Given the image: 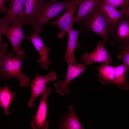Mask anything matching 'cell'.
<instances>
[{
  "instance_id": "9a60e30c",
  "label": "cell",
  "mask_w": 129,
  "mask_h": 129,
  "mask_svg": "<svg viewBox=\"0 0 129 129\" xmlns=\"http://www.w3.org/2000/svg\"><path fill=\"white\" fill-rule=\"evenodd\" d=\"M80 31L73 29L72 26L70 27L68 31L67 44L64 59V61L68 64L77 62L75 58L74 51L80 46L78 39Z\"/></svg>"
},
{
  "instance_id": "5b68a950",
  "label": "cell",
  "mask_w": 129,
  "mask_h": 129,
  "mask_svg": "<svg viewBox=\"0 0 129 129\" xmlns=\"http://www.w3.org/2000/svg\"><path fill=\"white\" fill-rule=\"evenodd\" d=\"M110 43H115L119 45V49L129 45V17L124 15L113 26L110 37Z\"/></svg>"
},
{
  "instance_id": "4fadbf2b",
  "label": "cell",
  "mask_w": 129,
  "mask_h": 129,
  "mask_svg": "<svg viewBox=\"0 0 129 129\" xmlns=\"http://www.w3.org/2000/svg\"><path fill=\"white\" fill-rule=\"evenodd\" d=\"M44 0H26L25 8L19 18L23 25L31 24L42 9Z\"/></svg>"
},
{
  "instance_id": "e0dca14e",
  "label": "cell",
  "mask_w": 129,
  "mask_h": 129,
  "mask_svg": "<svg viewBox=\"0 0 129 129\" xmlns=\"http://www.w3.org/2000/svg\"><path fill=\"white\" fill-rule=\"evenodd\" d=\"M99 3L101 11L112 26L115 24L124 16L121 11L118 10L113 6L103 3L101 0Z\"/></svg>"
},
{
  "instance_id": "277c9868",
  "label": "cell",
  "mask_w": 129,
  "mask_h": 129,
  "mask_svg": "<svg viewBox=\"0 0 129 129\" xmlns=\"http://www.w3.org/2000/svg\"><path fill=\"white\" fill-rule=\"evenodd\" d=\"M22 20L19 18L12 25L0 26V35H5L11 44L13 52L16 55L25 53L21 45L25 35L23 32Z\"/></svg>"
},
{
  "instance_id": "5bb4252c",
  "label": "cell",
  "mask_w": 129,
  "mask_h": 129,
  "mask_svg": "<svg viewBox=\"0 0 129 129\" xmlns=\"http://www.w3.org/2000/svg\"><path fill=\"white\" fill-rule=\"evenodd\" d=\"M73 105L68 107L69 111L63 114L62 116L56 122L60 129H83L78 118L77 112Z\"/></svg>"
},
{
  "instance_id": "9c48e42d",
  "label": "cell",
  "mask_w": 129,
  "mask_h": 129,
  "mask_svg": "<svg viewBox=\"0 0 129 129\" xmlns=\"http://www.w3.org/2000/svg\"><path fill=\"white\" fill-rule=\"evenodd\" d=\"M57 78L56 73L53 70L44 76L36 75L31 84V95L27 106L30 108L33 107L35 99L42 95L48 83L50 82L54 81Z\"/></svg>"
},
{
  "instance_id": "7402d4cb",
  "label": "cell",
  "mask_w": 129,
  "mask_h": 129,
  "mask_svg": "<svg viewBox=\"0 0 129 129\" xmlns=\"http://www.w3.org/2000/svg\"><path fill=\"white\" fill-rule=\"evenodd\" d=\"M103 3L115 7H121L127 5L129 0H101Z\"/></svg>"
},
{
  "instance_id": "6da1fadb",
  "label": "cell",
  "mask_w": 129,
  "mask_h": 129,
  "mask_svg": "<svg viewBox=\"0 0 129 129\" xmlns=\"http://www.w3.org/2000/svg\"><path fill=\"white\" fill-rule=\"evenodd\" d=\"M0 78L5 81L12 78L17 79L20 86L25 88L29 85V77L22 71L23 60L26 55L25 53L14 56L13 52H8L9 45L0 38Z\"/></svg>"
},
{
  "instance_id": "ac0fdd59",
  "label": "cell",
  "mask_w": 129,
  "mask_h": 129,
  "mask_svg": "<svg viewBox=\"0 0 129 129\" xmlns=\"http://www.w3.org/2000/svg\"><path fill=\"white\" fill-rule=\"evenodd\" d=\"M128 70L127 66L123 63L121 65L114 67V85L123 90L129 89V82L127 80Z\"/></svg>"
},
{
  "instance_id": "52a82bcc",
  "label": "cell",
  "mask_w": 129,
  "mask_h": 129,
  "mask_svg": "<svg viewBox=\"0 0 129 129\" xmlns=\"http://www.w3.org/2000/svg\"><path fill=\"white\" fill-rule=\"evenodd\" d=\"M52 91L51 88L47 86L42 94L36 113L34 115L31 122L33 129H47L49 123L46 120L47 112V101L48 96Z\"/></svg>"
},
{
  "instance_id": "3957f363",
  "label": "cell",
  "mask_w": 129,
  "mask_h": 129,
  "mask_svg": "<svg viewBox=\"0 0 129 129\" xmlns=\"http://www.w3.org/2000/svg\"><path fill=\"white\" fill-rule=\"evenodd\" d=\"M71 1L72 0L62 1L44 0L40 12L31 24L30 30L33 32L41 33L42 28L51 19L56 17L64 10H67Z\"/></svg>"
},
{
  "instance_id": "cb8c5ba5",
  "label": "cell",
  "mask_w": 129,
  "mask_h": 129,
  "mask_svg": "<svg viewBox=\"0 0 129 129\" xmlns=\"http://www.w3.org/2000/svg\"><path fill=\"white\" fill-rule=\"evenodd\" d=\"M120 10L123 12L124 15L129 17V5L120 7Z\"/></svg>"
},
{
  "instance_id": "7a4b0ae2",
  "label": "cell",
  "mask_w": 129,
  "mask_h": 129,
  "mask_svg": "<svg viewBox=\"0 0 129 129\" xmlns=\"http://www.w3.org/2000/svg\"><path fill=\"white\" fill-rule=\"evenodd\" d=\"M99 3L91 12L77 24L81 25V30L85 32L91 31L101 37L102 43L105 44L109 37L113 26L103 13Z\"/></svg>"
},
{
  "instance_id": "d4e9b609",
  "label": "cell",
  "mask_w": 129,
  "mask_h": 129,
  "mask_svg": "<svg viewBox=\"0 0 129 129\" xmlns=\"http://www.w3.org/2000/svg\"><path fill=\"white\" fill-rule=\"evenodd\" d=\"M129 5V3H128V4H127V5H126L125 6H127V5Z\"/></svg>"
},
{
  "instance_id": "8fae6325",
  "label": "cell",
  "mask_w": 129,
  "mask_h": 129,
  "mask_svg": "<svg viewBox=\"0 0 129 129\" xmlns=\"http://www.w3.org/2000/svg\"><path fill=\"white\" fill-rule=\"evenodd\" d=\"M104 45L102 43L98 42L96 44L95 49L90 53H86L83 54L80 58V60L86 65L95 62L110 65L112 59L107 51Z\"/></svg>"
},
{
  "instance_id": "8992f818",
  "label": "cell",
  "mask_w": 129,
  "mask_h": 129,
  "mask_svg": "<svg viewBox=\"0 0 129 129\" xmlns=\"http://www.w3.org/2000/svg\"><path fill=\"white\" fill-rule=\"evenodd\" d=\"M80 0H72L66 12L56 20L49 23L50 25L55 26L59 29L60 31L57 35L59 38H63L67 33L70 27L74 23V14Z\"/></svg>"
},
{
  "instance_id": "ba28073f",
  "label": "cell",
  "mask_w": 129,
  "mask_h": 129,
  "mask_svg": "<svg viewBox=\"0 0 129 129\" xmlns=\"http://www.w3.org/2000/svg\"><path fill=\"white\" fill-rule=\"evenodd\" d=\"M68 65L66 75L64 80L56 82L54 85L56 92L62 96L69 93L70 90L68 86L70 83L74 79L81 75L86 68V65L83 63L76 62Z\"/></svg>"
},
{
  "instance_id": "30bf717a",
  "label": "cell",
  "mask_w": 129,
  "mask_h": 129,
  "mask_svg": "<svg viewBox=\"0 0 129 129\" xmlns=\"http://www.w3.org/2000/svg\"><path fill=\"white\" fill-rule=\"evenodd\" d=\"M24 38L28 40L31 42L38 52L40 58L37 59V63L43 69H47L52 63L48 57L51 49L46 47L41 38L40 33L37 32H34L29 36L25 35Z\"/></svg>"
},
{
  "instance_id": "ffe728a7",
  "label": "cell",
  "mask_w": 129,
  "mask_h": 129,
  "mask_svg": "<svg viewBox=\"0 0 129 129\" xmlns=\"http://www.w3.org/2000/svg\"><path fill=\"white\" fill-rule=\"evenodd\" d=\"M16 97V93L11 91L8 86L0 87V107L3 108L6 115L9 114V106Z\"/></svg>"
},
{
  "instance_id": "44dd1931",
  "label": "cell",
  "mask_w": 129,
  "mask_h": 129,
  "mask_svg": "<svg viewBox=\"0 0 129 129\" xmlns=\"http://www.w3.org/2000/svg\"><path fill=\"white\" fill-rule=\"evenodd\" d=\"M120 52L118 56V58L123 61L129 71V45L125 46L119 49Z\"/></svg>"
},
{
  "instance_id": "d6986e66",
  "label": "cell",
  "mask_w": 129,
  "mask_h": 129,
  "mask_svg": "<svg viewBox=\"0 0 129 129\" xmlns=\"http://www.w3.org/2000/svg\"><path fill=\"white\" fill-rule=\"evenodd\" d=\"M94 69L98 71V79L102 84H110L114 85V67L102 63L98 67Z\"/></svg>"
},
{
  "instance_id": "7c38bea8",
  "label": "cell",
  "mask_w": 129,
  "mask_h": 129,
  "mask_svg": "<svg viewBox=\"0 0 129 129\" xmlns=\"http://www.w3.org/2000/svg\"><path fill=\"white\" fill-rule=\"evenodd\" d=\"M25 0H10L5 16L0 19V26H11L17 21L24 9Z\"/></svg>"
},
{
  "instance_id": "603a6c76",
  "label": "cell",
  "mask_w": 129,
  "mask_h": 129,
  "mask_svg": "<svg viewBox=\"0 0 129 129\" xmlns=\"http://www.w3.org/2000/svg\"><path fill=\"white\" fill-rule=\"evenodd\" d=\"M10 0H0V10L1 13L2 14L5 13L7 9L5 5V2H10Z\"/></svg>"
},
{
  "instance_id": "2e32d148",
  "label": "cell",
  "mask_w": 129,
  "mask_h": 129,
  "mask_svg": "<svg viewBox=\"0 0 129 129\" xmlns=\"http://www.w3.org/2000/svg\"><path fill=\"white\" fill-rule=\"evenodd\" d=\"M100 0H81L78 4V11L75 16L74 23H77L91 12Z\"/></svg>"
}]
</instances>
